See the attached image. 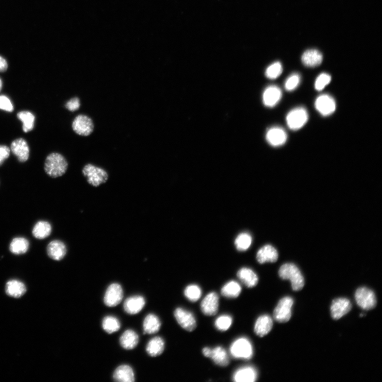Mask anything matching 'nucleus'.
Masks as SVG:
<instances>
[{"instance_id":"obj_12","label":"nucleus","mask_w":382,"mask_h":382,"mask_svg":"<svg viewBox=\"0 0 382 382\" xmlns=\"http://www.w3.org/2000/svg\"><path fill=\"white\" fill-rule=\"evenodd\" d=\"M219 298L215 292L208 294L201 303V310L207 316H214L217 314L219 309Z\"/></svg>"},{"instance_id":"obj_18","label":"nucleus","mask_w":382,"mask_h":382,"mask_svg":"<svg viewBox=\"0 0 382 382\" xmlns=\"http://www.w3.org/2000/svg\"><path fill=\"white\" fill-rule=\"evenodd\" d=\"M266 139L272 146L279 147L285 144L288 139V135L281 127H274L267 132Z\"/></svg>"},{"instance_id":"obj_21","label":"nucleus","mask_w":382,"mask_h":382,"mask_svg":"<svg viewBox=\"0 0 382 382\" xmlns=\"http://www.w3.org/2000/svg\"><path fill=\"white\" fill-rule=\"evenodd\" d=\"M323 61L322 53L317 50L306 51L302 57V61L307 67L314 68L320 66Z\"/></svg>"},{"instance_id":"obj_20","label":"nucleus","mask_w":382,"mask_h":382,"mask_svg":"<svg viewBox=\"0 0 382 382\" xmlns=\"http://www.w3.org/2000/svg\"><path fill=\"white\" fill-rule=\"evenodd\" d=\"M273 321L268 315H263L258 317L254 325V332L260 337L267 335L272 330Z\"/></svg>"},{"instance_id":"obj_5","label":"nucleus","mask_w":382,"mask_h":382,"mask_svg":"<svg viewBox=\"0 0 382 382\" xmlns=\"http://www.w3.org/2000/svg\"><path fill=\"white\" fill-rule=\"evenodd\" d=\"M294 300L291 297H284L281 299L275 308L273 317L279 323H285L290 320Z\"/></svg>"},{"instance_id":"obj_30","label":"nucleus","mask_w":382,"mask_h":382,"mask_svg":"<svg viewBox=\"0 0 382 382\" xmlns=\"http://www.w3.org/2000/svg\"><path fill=\"white\" fill-rule=\"evenodd\" d=\"M242 292V287L237 281H230L222 287L221 295L228 299H235Z\"/></svg>"},{"instance_id":"obj_29","label":"nucleus","mask_w":382,"mask_h":382,"mask_svg":"<svg viewBox=\"0 0 382 382\" xmlns=\"http://www.w3.org/2000/svg\"><path fill=\"white\" fill-rule=\"evenodd\" d=\"M6 292L10 297L19 298L26 293V288L23 282L17 280H12L7 283Z\"/></svg>"},{"instance_id":"obj_25","label":"nucleus","mask_w":382,"mask_h":382,"mask_svg":"<svg viewBox=\"0 0 382 382\" xmlns=\"http://www.w3.org/2000/svg\"><path fill=\"white\" fill-rule=\"evenodd\" d=\"M217 365L226 367L229 364V358L226 350L221 346L211 349L209 357Z\"/></svg>"},{"instance_id":"obj_45","label":"nucleus","mask_w":382,"mask_h":382,"mask_svg":"<svg viewBox=\"0 0 382 382\" xmlns=\"http://www.w3.org/2000/svg\"><path fill=\"white\" fill-rule=\"evenodd\" d=\"M3 88V81L1 79H0V91H1Z\"/></svg>"},{"instance_id":"obj_26","label":"nucleus","mask_w":382,"mask_h":382,"mask_svg":"<svg viewBox=\"0 0 382 382\" xmlns=\"http://www.w3.org/2000/svg\"><path fill=\"white\" fill-rule=\"evenodd\" d=\"M161 325V321L157 315L154 314H148L145 317L143 323L144 333H156L160 330Z\"/></svg>"},{"instance_id":"obj_4","label":"nucleus","mask_w":382,"mask_h":382,"mask_svg":"<svg viewBox=\"0 0 382 382\" xmlns=\"http://www.w3.org/2000/svg\"><path fill=\"white\" fill-rule=\"evenodd\" d=\"M82 174L87 178L88 183L94 187L106 183L109 178V174L105 170L91 164L84 166Z\"/></svg>"},{"instance_id":"obj_15","label":"nucleus","mask_w":382,"mask_h":382,"mask_svg":"<svg viewBox=\"0 0 382 382\" xmlns=\"http://www.w3.org/2000/svg\"><path fill=\"white\" fill-rule=\"evenodd\" d=\"M146 304L144 297L140 295H135L129 297L124 303L125 312L130 315H134L140 312Z\"/></svg>"},{"instance_id":"obj_3","label":"nucleus","mask_w":382,"mask_h":382,"mask_svg":"<svg viewBox=\"0 0 382 382\" xmlns=\"http://www.w3.org/2000/svg\"><path fill=\"white\" fill-rule=\"evenodd\" d=\"M253 347L249 340L241 337L235 340L230 347V353L232 357L243 360H250L253 356Z\"/></svg>"},{"instance_id":"obj_7","label":"nucleus","mask_w":382,"mask_h":382,"mask_svg":"<svg viewBox=\"0 0 382 382\" xmlns=\"http://www.w3.org/2000/svg\"><path fill=\"white\" fill-rule=\"evenodd\" d=\"M355 300L359 307L365 310L374 309L376 305V299L374 293L366 288H360L355 293Z\"/></svg>"},{"instance_id":"obj_37","label":"nucleus","mask_w":382,"mask_h":382,"mask_svg":"<svg viewBox=\"0 0 382 382\" xmlns=\"http://www.w3.org/2000/svg\"><path fill=\"white\" fill-rule=\"evenodd\" d=\"M232 323V318L229 315H222L219 316L215 322L217 330L226 331L228 330Z\"/></svg>"},{"instance_id":"obj_24","label":"nucleus","mask_w":382,"mask_h":382,"mask_svg":"<svg viewBox=\"0 0 382 382\" xmlns=\"http://www.w3.org/2000/svg\"><path fill=\"white\" fill-rule=\"evenodd\" d=\"M113 378L116 381L133 382L135 381L133 370L129 365H121L114 371Z\"/></svg>"},{"instance_id":"obj_28","label":"nucleus","mask_w":382,"mask_h":382,"mask_svg":"<svg viewBox=\"0 0 382 382\" xmlns=\"http://www.w3.org/2000/svg\"><path fill=\"white\" fill-rule=\"evenodd\" d=\"M139 336L132 330H126L120 339L121 346L126 350H132L135 348L139 343Z\"/></svg>"},{"instance_id":"obj_27","label":"nucleus","mask_w":382,"mask_h":382,"mask_svg":"<svg viewBox=\"0 0 382 382\" xmlns=\"http://www.w3.org/2000/svg\"><path fill=\"white\" fill-rule=\"evenodd\" d=\"M165 349V342L160 337H156L148 342L146 347L148 354L152 357H157L163 354Z\"/></svg>"},{"instance_id":"obj_44","label":"nucleus","mask_w":382,"mask_h":382,"mask_svg":"<svg viewBox=\"0 0 382 382\" xmlns=\"http://www.w3.org/2000/svg\"><path fill=\"white\" fill-rule=\"evenodd\" d=\"M8 67L7 61L0 56V72H5L7 70Z\"/></svg>"},{"instance_id":"obj_16","label":"nucleus","mask_w":382,"mask_h":382,"mask_svg":"<svg viewBox=\"0 0 382 382\" xmlns=\"http://www.w3.org/2000/svg\"><path fill=\"white\" fill-rule=\"evenodd\" d=\"M11 150L17 157L20 162H26L29 157V148L26 141L19 138L14 140L11 145Z\"/></svg>"},{"instance_id":"obj_34","label":"nucleus","mask_w":382,"mask_h":382,"mask_svg":"<svg viewBox=\"0 0 382 382\" xmlns=\"http://www.w3.org/2000/svg\"><path fill=\"white\" fill-rule=\"evenodd\" d=\"M102 326L105 332L112 334L120 330L121 323L118 318L107 316L103 320Z\"/></svg>"},{"instance_id":"obj_17","label":"nucleus","mask_w":382,"mask_h":382,"mask_svg":"<svg viewBox=\"0 0 382 382\" xmlns=\"http://www.w3.org/2000/svg\"><path fill=\"white\" fill-rule=\"evenodd\" d=\"M67 249L65 244L60 240L51 242L47 248L49 257L55 261H60L66 256Z\"/></svg>"},{"instance_id":"obj_8","label":"nucleus","mask_w":382,"mask_h":382,"mask_svg":"<svg viewBox=\"0 0 382 382\" xmlns=\"http://www.w3.org/2000/svg\"><path fill=\"white\" fill-rule=\"evenodd\" d=\"M72 127L74 132L83 136L90 135L94 130L92 120L88 116L84 114L79 115L74 119Z\"/></svg>"},{"instance_id":"obj_42","label":"nucleus","mask_w":382,"mask_h":382,"mask_svg":"<svg viewBox=\"0 0 382 382\" xmlns=\"http://www.w3.org/2000/svg\"><path fill=\"white\" fill-rule=\"evenodd\" d=\"M80 101L79 98H74L71 99L66 104V108L71 112L76 111L80 107Z\"/></svg>"},{"instance_id":"obj_10","label":"nucleus","mask_w":382,"mask_h":382,"mask_svg":"<svg viewBox=\"0 0 382 382\" xmlns=\"http://www.w3.org/2000/svg\"><path fill=\"white\" fill-rule=\"evenodd\" d=\"M123 298V291L122 286L117 283H113L109 286L106 290L104 302L108 307H115L118 305Z\"/></svg>"},{"instance_id":"obj_2","label":"nucleus","mask_w":382,"mask_h":382,"mask_svg":"<svg viewBox=\"0 0 382 382\" xmlns=\"http://www.w3.org/2000/svg\"><path fill=\"white\" fill-rule=\"evenodd\" d=\"M280 277L283 280H290L294 291L303 289L305 284L303 276L296 265L293 263H285L279 270Z\"/></svg>"},{"instance_id":"obj_6","label":"nucleus","mask_w":382,"mask_h":382,"mask_svg":"<svg viewBox=\"0 0 382 382\" xmlns=\"http://www.w3.org/2000/svg\"><path fill=\"white\" fill-rule=\"evenodd\" d=\"M309 115L303 108H298L292 110L286 117L287 124L292 130H298L307 123Z\"/></svg>"},{"instance_id":"obj_36","label":"nucleus","mask_w":382,"mask_h":382,"mask_svg":"<svg viewBox=\"0 0 382 382\" xmlns=\"http://www.w3.org/2000/svg\"><path fill=\"white\" fill-rule=\"evenodd\" d=\"M184 293L186 298L192 302H197L202 296L201 289L197 284L187 285L184 290Z\"/></svg>"},{"instance_id":"obj_1","label":"nucleus","mask_w":382,"mask_h":382,"mask_svg":"<svg viewBox=\"0 0 382 382\" xmlns=\"http://www.w3.org/2000/svg\"><path fill=\"white\" fill-rule=\"evenodd\" d=\"M68 163L66 159L59 153H52L46 158L44 169L46 173L53 178L61 177L68 169Z\"/></svg>"},{"instance_id":"obj_13","label":"nucleus","mask_w":382,"mask_h":382,"mask_svg":"<svg viewBox=\"0 0 382 382\" xmlns=\"http://www.w3.org/2000/svg\"><path fill=\"white\" fill-rule=\"evenodd\" d=\"M258 377L256 368L252 366H243L237 369L233 374L232 380L235 382H254Z\"/></svg>"},{"instance_id":"obj_39","label":"nucleus","mask_w":382,"mask_h":382,"mask_svg":"<svg viewBox=\"0 0 382 382\" xmlns=\"http://www.w3.org/2000/svg\"><path fill=\"white\" fill-rule=\"evenodd\" d=\"M331 81V77L329 74L325 73H321L316 80L315 89L318 91L322 90L328 84L330 83Z\"/></svg>"},{"instance_id":"obj_35","label":"nucleus","mask_w":382,"mask_h":382,"mask_svg":"<svg viewBox=\"0 0 382 382\" xmlns=\"http://www.w3.org/2000/svg\"><path fill=\"white\" fill-rule=\"evenodd\" d=\"M252 237L248 232H242L239 234L235 241V246L239 251H246L251 247Z\"/></svg>"},{"instance_id":"obj_43","label":"nucleus","mask_w":382,"mask_h":382,"mask_svg":"<svg viewBox=\"0 0 382 382\" xmlns=\"http://www.w3.org/2000/svg\"><path fill=\"white\" fill-rule=\"evenodd\" d=\"M10 154V150L7 146L0 145V166L9 158Z\"/></svg>"},{"instance_id":"obj_41","label":"nucleus","mask_w":382,"mask_h":382,"mask_svg":"<svg viewBox=\"0 0 382 382\" xmlns=\"http://www.w3.org/2000/svg\"><path fill=\"white\" fill-rule=\"evenodd\" d=\"M0 110L8 112H12L14 110V106L12 102L6 96H0Z\"/></svg>"},{"instance_id":"obj_38","label":"nucleus","mask_w":382,"mask_h":382,"mask_svg":"<svg viewBox=\"0 0 382 382\" xmlns=\"http://www.w3.org/2000/svg\"><path fill=\"white\" fill-rule=\"evenodd\" d=\"M282 72V66L279 62H276L269 66L265 71V76L270 79H275L279 77Z\"/></svg>"},{"instance_id":"obj_11","label":"nucleus","mask_w":382,"mask_h":382,"mask_svg":"<svg viewBox=\"0 0 382 382\" xmlns=\"http://www.w3.org/2000/svg\"><path fill=\"white\" fill-rule=\"evenodd\" d=\"M315 108L318 112L324 116L333 114L336 109V103L331 96L323 94L316 100Z\"/></svg>"},{"instance_id":"obj_9","label":"nucleus","mask_w":382,"mask_h":382,"mask_svg":"<svg viewBox=\"0 0 382 382\" xmlns=\"http://www.w3.org/2000/svg\"><path fill=\"white\" fill-rule=\"evenodd\" d=\"M174 316L180 326L188 332H192L197 327L196 318L193 313L183 308L178 307L175 310Z\"/></svg>"},{"instance_id":"obj_32","label":"nucleus","mask_w":382,"mask_h":382,"mask_svg":"<svg viewBox=\"0 0 382 382\" xmlns=\"http://www.w3.org/2000/svg\"><path fill=\"white\" fill-rule=\"evenodd\" d=\"M52 232V226L45 221H38L33 230V235L37 239L42 240L49 237Z\"/></svg>"},{"instance_id":"obj_19","label":"nucleus","mask_w":382,"mask_h":382,"mask_svg":"<svg viewBox=\"0 0 382 382\" xmlns=\"http://www.w3.org/2000/svg\"><path fill=\"white\" fill-rule=\"evenodd\" d=\"M282 97L281 89L277 86L267 87L263 93V102L267 107L272 108L277 105Z\"/></svg>"},{"instance_id":"obj_33","label":"nucleus","mask_w":382,"mask_h":382,"mask_svg":"<svg viewBox=\"0 0 382 382\" xmlns=\"http://www.w3.org/2000/svg\"><path fill=\"white\" fill-rule=\"evenodd\" d=\"M19 120L23 122V129L25 132H28L34 129L35 116L29 111H21L17 114Z\"/></svg>"},{"instance_id":"obj_22","label":"nucleus","mask_w":382,"mask_h":382,"mask_svg":"<svg viewBox=\"0 0 382 382\" xmlns=\"http://www.w3.org/2000/svg\"><path fill=\"white\" fill-rule=\"evenodd\" d=\"M239 280L248 288H253L259 282L258 275L251 269L242 268L237 272Z\"/></svg>"},{"instance_id":"obj_23","label":"nucleus","mask_w":382,"mask_h":382,"mask_svg":"<svg viewBox=\"0 0 382 382\" xmlns=\"http://www.w3.org/2000/svg\"><path fill=\"white\" fill-rule=\"evenodd\" d=\"M278 259V253L277 250L270 245L263 247L257 254V260L260 264L275 262Z\"/></svg>"},{"instance_id":"obj_40","label":"nucleus","mask_w":382,"mask_h":382,"mask_svg":"<svg viewBox=\"0 0 382 382\" xmlns=\"http://www.w3.org/2000/svg\"><path fill=\"white\" fill-rule=\"evenodd\" d=\"M301 81V77L298 73H294L287 79L284 86L287 90L291 91L298 87Z\"/></svg>"},{"instance_id":"obj_31","label":"nucleus","mask_w":382,"mask_h":382,"mask_svg":"<svg viewBox=\"0 0 382 382\" xmlns=\"http://www.w3.org/2000/svg\"><path fill=\"white\" fill-rule=\"evenodd\" d=\"M29 248V241L24 237H16L13 239L10 244L9 249L11 252L16 255L26 253Z\"/></svg>"},{"instance_id":"obj_14","label":"nucleus","mask_w":382,"mask_h":382,"mask_svg":"<svg viewBox=\"0 0 382 382\" xmlns=\"http://www.w3.org/2000/svg\"><path fill=\"white\" fill-rule=\"evenodd\" d=\"M351 302L345 298L334 300L331 306V316L334 320H339L352 310Z\"/></svg>"}]
</instances>
